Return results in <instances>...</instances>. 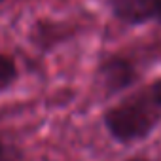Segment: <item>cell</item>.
<instances>
[{"mask_svg": "<svg viewBox=\"0 0 161 161\" xmlns=\"http://www.w3.org/2000/svg\"><path fill=\"white\" fill-rule=\"evenodd\" d=\"M148 93L152 95V99L155 101V104L161 108V78H157L155 82L152 84V87L148 89Z\"/></svg>", "mask_w": 161, "mask_h": 161, "instance_id": "obj_5", "label": "cell"}, {"mask_svg": "<svg viewBox=\"0 0 161 161\" xmlns=\"http://www.w3.org/2000/svg\"><path fill=\"white\" fill-rule=\"evenodd\" d=\"M125 161H148V159H144V157H131V159H125Z\"/></svg>", "mask_w": 161, "mask_h": 161, "instance_id": "obj_6", "label": "cell"}, {"mask_svg": "<svg viewBox=\"0 0 161 161\" xmlns=\"http://www.w3.org/2000/svg\"><path fill=\"white\" fill-rule=\"evenodd\" d=\"M2 153H4V146H2V142H0V157H2Z\"/></svg>", "mask_w": 161, "mask_h": 161, "instance_id": "obj_7", "label": "cell"}, {"mask_svg": "<svg viewBox=\"0 0 161 161\" xmlns=\"http://www.w3.org/2000/svg\"><path fill=\"white\" fill-rule=\"evenodd\" d=\"M17 80V64L12 57L0 53V93L10 89Z\"/></svg>", "mask_w": 161, "mask_h": 161, "instance_id": "obj_3", "label": "cell"}, {"mask_svg": "<svg viewBox=\"0 0 161 161\" xmlns=\"http://www.w3.org/2000/svg\"><path fill=\"white\" fill-rule=\"evenodd\" d=\"M104 127L121 144L148 136L161 121V108L148 91L135 93L104 112Z\"/></svg>", "mask_w": 161, "mask_h": 161, "instance_id": "obj_1", "label": "cell"}, {"mask_svg": "<svg viewBox=\"0 0 161 161\" xmlns=\"http://www.w3.org/2000/svg\"><path fill=\"white\" fill-rule=\"evenodd\" d=\"M148 17L161 23V0H148Z\"/></svg>", "mask_w": 161, "mask_h": 161, "instance_id": "obj_4", "label": "cell"}, {"mask_svg": "<svg viewBox=\"0 0 161 161\" xmlns=\"http://www.w3.org/2000/svg\"><path fill=\"white\" fill-rule=\"evenodd\" d=\"M0 2H4V0H0Z\"/></svg>", "mask_w": 161, "mask_h": 161, "instance_id": "obj_8", "label": "cell"}, {"mask_svg": "<svg viewBox=\"0 0 161 161\" xmlns=\"http://www.w3.org/2000/svg\"><path fill=\"white\" fill-rule=\"evenodd\" d=\"M99 74H101L103 87L110 95L131 87L138 78L136 68L131 64V61H127L123 57H118V55H112V57L104 59L99 66Z\"/></svg>", "mask_w": 161, "mask_h": 161, "instance_id": "obj_2", "label": "cell"}]
</instances>
